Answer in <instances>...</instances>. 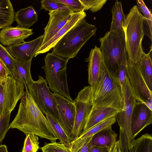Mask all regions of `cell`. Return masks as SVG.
I'll return each mask as SVG.
<instances>
[{
    "label": "cell",
    "mask_w": 152,
    "mask_h": 152,
    "mask_svg": "<svg viewBox=\"0 0 152 152\" xmlns=\"http://www.w3.org/2000/svg\"><path fill=\"white\" fill-rule=\"evenodd\" d=\"M115 152H121L119 140L117 141L115 145Z\"/></svg>",
    "instance_id": "60d3db41"
},
{
    "label": "cell",
    "mask_w": 152,
    "mask_h": 152,
    "mask_svg": "<svg viewBox=\"0 0 152 152\" xmlns=\"http://www.w3.org/2000/svg\"><path fill=\"white\" fill-rule=\"evenodd\" d=\"M14 60V58L10 54L6 47L0 44V60L7 67L10 75L18 80V74Z\"/></svg>",
    "instance_id": "f1b7e54d"
},
{
    "label": "cell",
    "mask_w": 152,
    "mask_h": 152,
    "mask_svg": "<svg viewBox=\"0 0 152 152\" xmlns=\"http://www.w3.org/2000/svg\"><path fill=\"white\" fill-rule=\"evenodd\" d=\"M152 123V110L145 104L137 101L132 113L131 129L134 138L145 127Z\"/></svg>",
    "instance_id": "5bb4252c"
},
{
    "label": "cell",
    "mask_w": 152,
    "mask_h": 152,
    "mask_svg": "<svg viewBox=\"0 0 152 152\" xmlns=\"http://www.w3.org/2000/svg\"><path fill=\"white\" fill-rule=\"evenodd\" d=\"M1 28H3L1 26H0V29H1Z\"/></svg>",
    "instance_id": "7bdbcfd3"
},
{
    "label": "cell",
    "mask_w": 152,
    "mask_h": 152,
    "mask_svg": "<svg viewBox=\"0 0 152 152\" xmlns=\"http://www.w3.org/2000/svg\"><path fill=\"white\" fill-rule=\"evenodd\" d=\"M33 29L11 26L2 29L0 32V42L7 46L24 42V39L34 33Z\"/></svg>",
    "instance_id": "2e32d148"
},
{
    "label": "cell",
    "mask_w": 152,
    "mask_h": 152,
    "mask_svg": "<svg viewBox=\"0 0 152 152\" xmlns=\"http://www.w3.org/2000/svg\"><path fill=\"white\" fill-rule=\"evenodd\" d=\"M84 11L73 12L70 20L50 40L43 45L41 46L35 55L45 53L49 51L56 44L58 41L70 29L77 23L86 17Z\"/></svg>",
    "instance_id": "e0dca14e"
},
{
    "label": "cell",
    "mask_w": 152,
    "mask_h": 152,
    "mask_svg": "<svg viewBox=\"0 0 152 152\" xmlns=\"http://www.w3.org/2000/svg\"><path fill=\"white\" fill-rule=\"evenodd\" d=\"M74 102L76 114L73 127L70 136L73 140L82 134L92 107L91 92L90 86H85L80 90Z\"/></svg>",
    "instance_id": "30bf717a"
},
{
    "label": "cell",
    "mask_w": 152,
    "mask_h": 152,
    "mask_svg": "<svg viewBox=\"0 0 152 152\" xmlns=\"http://www.w3.org/2000/svg\"><path fill=\"white\" fill-rule=\"evenodd\" d=\"M9 75L10 74L8 69L0 60V84L3 83Z\"/></svg>",
    "instance_id": "74e56055"
},
{
    "label": "cell",
    "mask_w": 152,
    "mask_h": 152,
    "mask_svg": "<svg viewBox=\"0 0 152 152\" xmlns=\"http://www.w3.org/2000/svg\"><path fill=\"white\" fill-rule=\"evenodd\" d=\"M136 2L138 8L142 12L145 19L144 23V26H145L144 33L152 41V15L151 12L142 0H138Z\"/></svg>",
    "instance_id": "f546056e"
},
{
    "label": "cell",
    "mask_w": 152,
    "mask_h": 152,
    "mask_svg": "<svg viewBox=\"0 0 152 152\" xmlns=\"http://www.w3.org/2000/svg\"><path fill=\"white\" fill-rule=\"evenodd\" d=\"M25 93L21 99L17 114L10 124L25 134L31 133L54 142L58 139L48 121L38 107L25 86Z\"/></svg>",
    "instance_id": "6da1fadb"
},
{
    "label": "cell",
    "mask_w": 152,
    "mask_h": 152,
    "mask_svg": "<svg viewBox=\"0 0 152 152\" xmlns=\"http://www.w3.org/2000/svg\"><path fill=\"white\" fill-rule=\"evenodd\" d=\"M82 4L84 10H90L95 12L101 10L105 4L107 0H79Z\"/></svg>",
    "instance_id": "d6a6232c"
},
{
    "label": "cell",
    "mask_w": 152,
    "mask_h": 152,
    "mask_svg": "<svg viewBox=\"0 0 152 152\" xmlns=\"http://www.w3.org/2000/svg\"><path fill=\"white\" fill-rule=\"evenodd\" d=\"M70 9L73 12L84 11V7L79 0H57Z\"/></svg>",
    "instance_id": "8d00e7d4"
},
{
    "label": "cell",
    "mask_w": 152,
    "mask_h": 152,
    "mask_svg": "<svg viewBox=\"0 0 152 152\" xmlns=\"http://www.w3.org/2000/svg\"><path fill=\"white\" fill-rule=\"evenodd\" d=\"M129 152H152V136L144 134L134 140Z\"/></svg>",
    "instance_id": "83f0119b"
},
{
    "label": "cell",
    "mask_w": 152,
    "mask_h": 152,
    "mask_svg": "<svg viewBox=\"0 0 152 152\" xmlns=\"http://www.w3.org/2000/svg\"><path fill=\"white\" fill-rule=\"evenodd\" d=\"M90 87L92 106L112 108L120 112L122 110V90L118 80L109 71L103 59L99 78L96 83Z\"/></svg>",
    "instance_id": "7a4b0ae2"
},
{
    "label": "cell",
    "mask_w": 152,
    "mask_h": 152,
    "mask_svg": "<svg viewBox=\"0 0 152 152\" xmlns=\"http://www.w3.org/2000/svg\"><path fill=\"white\" fill-rule=\"evenodd\" d=\"M99 40L103 61L109 71L115 77L118 67L126 51L124 33L120 35L109 31Z\"/></svg>",
    "instance_id": "8992f818"
},
{
    "label": "cell",
    "mask_w": 152,
    "mask_h": 152,
    "mask_svg": "<svg viewBox=\"0 0 152 152\" xmlns=\"http://www.w3.org/2000/svg\"><path fill=\"white\" fill-rule=\"evenodd\" d=\"M93 136L90 137L75 152H88L90 141Z\"/></svg>",
    "instance_id": "ab89813d"
},
{
    "label": "cell",
    "mask_w": 152,
    "mask_h": 152,
    "mask_svg": "<svg viewBox=\"0 0 152 152\" xmlns=\"http://www.w3.org/2000/svg\"><path fill=\"white\" fill-rule=\"evenodd\" d=\"M1 117V116L0 115V118Z\"/></svg>",
    "instance_id": "ee69618b"
},
{
    "label": "cell",
    "mask_w": 152,
    "mask_h": 152,
    "mask_svg": "<svg viewBox=\"0 0 152 152\" xmlns=\"http://www.w3.org/2000/svg\"><path fill=\"white\" fill-rule=\"evenodd\" d=\"M115 117H112L103 120L87 131L82 133L78 137L72 142L70 148L75 152L90 137L96 133L106 128L112 126L116 122Z\"/></svg>",
    "instance_id": "ffe728a7"
},
{
    "label": "cell",
    "mask_w": 152,
    "mask_h": 152,
    "mask_svg": "<svg viewBox=\"0 0 152 152\" xmlns=\"http://www.w3.org/2000/svg\"><path fill=\"white\" fill-rule=\"evenodd\" d=\"M73 12L68 8L50 12L48 23L44 29V33L41 46L50 40L70 19Z\"/></svg>",
    "instance_id": "4fadbf2b"
},
{
    "label": "cell",
    "mask_w": 152,
    "mask_h": 152,
    "mask_svg": "<svg viewBox=\"0 0 152 152\" xmlns=\"http://www.w3.org/2000/svg\"><path fill=\"white\" fill-rule=\"evenodd\" d=\"M117 134L112 126L103 129L94 135L91 140V145L101 147L111 148L115 144Z\"/></svg>",
    "instance_id": "44dd1931"
},
{
    "label": "cell",
    "mask_w": 152,
    "mask_h": 152,
    "mask_svg": "<svg viewBox=\"0 0 152 152\" xmlns=\"http://www.w3.org/2000/svg\"><path fill=\"white\" fill-rule=\"evenodd\" d=\"M96 29L95 26L82 19L61 38L52 52L64 59L74 58L87 41L95 36Z\"/></svg>",
    "instance_id": "277c9868"
},
{
    "label": "cell",
    "mask_w": 152,
    "mask_h": 152,
    "mask_svg": "<svg viewBox=\"0 0 152 152\" xmlns=\"http://www.w3.org/2000/svg\"><path fill=\"white\" fill-rule=\"evenodd\" d=\"M152 48L148 53L144 52L135 64L138 67L148 88L152 92V64L151 54Z\"/></svg>",
    "instance_id": "603a6c76"
},
{
    "label": "cell",
    "mask_w": 152,
    "mask_h": 152,
    "mask_svg": "<svg viewBox=\"0 0 152 152\" xmlns=\"http://www.w3.org/2000/svg\"><path fill=\"white\" fill-rule=\"evenodd\" d=\"M32 59L25 61L14 60L17 71L18 80L24 86H27L33 80L31 74V66Z\"/></svg>",
    "instance_id": "484cf974"
},
{
    "label": "cell",
    "mask_w": 152,
    "mask_h": 152,
    "mask_svg": "<svg viewBox=\"0 0 152 152\" xmlns=\"http://www.w3.org/2000/svg\"><path fill=\"white\" fill-rule=\"evenodd\" d=\"M14 12L10 0H0V26H10L14 21Z\"/></svg>",
    "instance_id": "d4e9b609"
},
{
    "label": "cell",
    "mask_w": 152,
    "mask_h": 152,
    "mask_svg": "<svg viewBox=\"0 0 152 152\" xmlns=\"http://www.w3.org/2000/svg\"><path fill=\"white\" fill-rule=\"evenodd\" d=\"M127 63V56L126 51L124 54L121 62L118 67L115 74V77L118 80L122 90H123V84L127 75L126 66Z\"/></svg>",
    "instance_id": "836d02e7"
},
{
    "label": "cell",
    "mask_w": 152,
    "mask_h": 152,
    "mask_svg": "<svg viewBox=\"0 0 152 152\" xmlns=\"http://www.w3.org/2000/svg\"><path fill=\"white\" fill-rule=\"evenodd\" d=\"M126 73L137 101L145 104L152 110V92L148 88L136 65L127 62Z\"/></svg>",
    "instance_id": "8fae6325"
},
{
    "label": "cell",
    "mask_w": 152,
    "mask_h": 152,
    "mask_svg": "<svg viewBox=\"0 0 152 152\" xmlns=\"http://www.w3.org/2000/svg\"><path fill=\"white\" fill-rule=\"evenodd\" d=\"M43 35L28 42L7 46L6 48L11 55L19 61L32 59L41 46Z\"/></svg>",
    "instance_id": "9a60e30c"
},
{
    "label": "cell",
    "mask_w": 152,
    "mask_h": 152,
    "mask_svg": "<svg viewBox=\"0 0 152 152\" xmlns=\"http://www.w3.org/2000/svg\"><path fill=\"white\" fill-rule=\"evenodd\" d=\"M145 20L137 6H134L126 15L123 26L128 63L135 64L144 52L142 42L145 34Z\"/></svg>",
    "instance_id": "3957f363"
},
{
    "label": "cell",
    "mask_w": 152,
    "mask_h": 152,
    "mask_svg": "<svg viewBox=\"0 0 152 152\" xmlns=\"http://www.w3.org/2000/svg\"><path fill=\"white\" fill-rule=\"evenodd\" d=\"M114 145L111 148H109L106 147L93 146L90 143L88 152H111Z\"/></svg>",
    "instance_id": "f35d334b"
},
{
    "label": "cell",
    "mask_w": 152,
    "mask_h": 152,
    "mask_svg": "<svg viewBox=\"0 0 152 152\" xmlns=\"http://www.w3.org/2000/svg\"><path fill=\"white\" fill-rule=\"evenodd\" d=\"M41 149L42 152H72L69 147L56 141L45 144Z\"/></svg>",
    "instance_id": "1f68e13d"
},
{
    "label": "cell",
    "mask_w": 152,
    "mask_h": 152,
    "mask_svg": "<svg viewBox=\"0 0 152 152\" xmlns=\"http://www.w3.org/2000/svg\"><path fill=\"white\" fill-rule=\"evenodd\" d=\"M24 84L11 75L0 84V115L10 113L25 93Z\"/></svg>",
    "instance_id": "9c48e42d"
},
{
    "label": "cell",
    "mask_w": 152,
    "mask_h": 152,
    "mask_svg": "<svg viewBox=\"0 0 152 152\" xmlns=\"http://www.w3.org/2000/svg\"><path fill=\"white\" fill-rule=\"evenodd\" d=\"M44 59L45 64L41 67L44 70L49 88L54 93L74 102L70 95L67 81L66 68L69 59L60 57L52 52L48 53Z\"/></svg>",
    "instance_id": "5b68a950"
},
{
    "label": "cell",
    "mask_w": 152,
    "mask_h": 152,
    "mask_svg": "<svg viewBox=\"0 0 152 152\" xmlns=\"http://www.w3.org/2000/svg\"><path fill=\"white\" fill-rule=\"evenodd\" d=\"M45 115L59 140V142L70 148L72 139L66 133L56 118L48 113H45Z\"/></svg>",
    "instance_id": "4316f807"
},
{
    "label": "cell",
    "mask_w": 152,
    "mask_h": 152,
    "mask_svg": "<svg viewBox=\"0 0 152 152\" xmlns=\"http://www.w3.org/2000/svg\"><path fill=\"white\" fill-rule=\"evenodd\" d=\"M120 111L112 108L92 106L82 133L108 118L115 117Z\"/></svg>",
    "instance_id": "ac0fdd59"
},
{
    "label": "cell",
    "mask_w": 152,
    "mask_h": 152,
    "mask_svg": "<svg viewBox=\"0 0 152 152\" xmlns=\"http://www.w3.org/2000/svg\"><path fill=\"white\" fill-rule=\"evenodd\" d=\"M102 58L99 48L95 46L91 49L85 61L88 62V82L90 86L94 85L99 76Z\"/></svg>",
    "instance_id": "d6986e66"
},
{
    "label": "cell",
    "mask_w": 152,
    "mask_h": 152,
    "mask_svg": "<svg viewBox=\"0 0 152 152\" xmlns=\"http://www.w3.org/2000/svg\"><path fill=\"white\" fill-rule=\"evenodd\" d=\"M26 135L22 152H37L39 144L38 136L31 133Z\"/></svg>",
    "instance_id": "4dcf8cb0"
},
{
    "label": "cell",
    "mask_w": 152,
    "mask_h": 152,
    "mask_svg": "<svg viewBox=\"0 0 152 152\" xmlns=\"http://www.w3.org/2000/svg\"><path fill=\"white\" fill-rule=\"evenodd\" d=\"M123 106L115 116L120 127L119 137L126 140L129 150L135 140L131 129V119L133 109L137 102L127 75L123 86Z\"/></svg>",
    "instance_id": "52a82bcc"
},
{
    "label": "cell",
    "mask_w": 152,
    "mask_h": 152,
    "mask_svg": "<svg viewBox=\"0 0 152 152\" xmlns=\"http://www.w3.org/2000/svg\"><path fill=\"white\" fill-rule=\"evenodd\" d=\"M14 20L17 24V26L29 29L38 21V16L32 6L22 9L15 12Z\"/></svg>",
    "instance_id": "7402d4cb"
},
{
    "label": "cell",
    "mask_w": 152,
    "mask_h": 152,
    "mask_svg": "<svg viewBox=\"0 0 152 152\" xmlns=\"http://www.w3.org/2000/svg\"><path fill=\"white\" fill-rule=\"evenodd\" d=\"M40 9H44L49 12L58 9L68 8L57 0H42L41 1Z\"/></svg>",
    "instance_id": "e575fe53"
},
{
    "label": "cell",
    "mask_w": 152,
    "mask_h": 152,
    "mask_svg": "<svg viewBox=\"0 0 152 152\" xmlns=\"http://www.w3.org/2000/svg\"><path fill=\"white\" fill-rule=\"evenodd\" d=\"M53 94L58 113V122L66 133L70 137L76 114L74 102L59 94L54 93Z\"/></svg>",
    "instance_id": "7c38bea8"
},
{
    "label": "cell",
    "mask_w": 152,
    "mask_h": 152,
    "mask_svg": "<svg viewBox=\"0 0 152 152\" xmlns=\"http://www.w3.org/2000/svg\"><path fill=\"white\" fill-rule=\"evenodd\" d=\"M10 114L4 115L0 118V142L3 140L6 133L10 129L9 122Z\"/></svg>",
    "instance_id": "d590c367"
},
{
    "label": "cell",
    "mask_w": 152,
    "mask_h": 152,
    "mask_svg": "<svg viewBox=\"0 0 152 152\" xmlns=\"http://www.w3.org/2000/svg\"><path fill=\"white\" fill-rule=\"evenodd\" d=\"M38 80H32L27 87L36 104L43 113H48L58 121L59 114L53 93L50 91L46 79L39 75Z\"/></svg>",
    "instance_id": "ba28073f"
},
{
    "label": "cell",
    "mask_w": 152,
    "mask_h": 152,
    "mask_svg": "<svg viewBox=\"0 0 152 152\" xmlns=\"http://www.w3.org/2000/svg\"><path fill=\"white\" fill-rule=\"evenodd\" d=\"M0 152H8L7 146L5 145H0Z\"/></svg>",
    "instance_id": "b9f144b4"
},
{
    "label": "cell",
    "mask_w": 152,
    "mask_h": 152,
    "mask_svg": "<svg viewBox=\"0 0 152 152\" xmlns=\"http://www.w3.org/2000/svg\"><path fill=\"white\" fill-rule=\"evenodd\" d=\"M112 21L110 31L121 35L124 33L123 26L126 18L121 2L116 1L112 8Z\"/></svg>",
    "instance_id": "cb8c5ba5"
}]
</instances>
